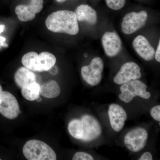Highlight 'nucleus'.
<instances>
[{
    "label": "nucleus",
    "mask_w": 160,
    "mask_h": 160,
    "mask_svg": "<svg viewBox=\"0 0 160 160\" xmlns=\"http://www.w3.org/2000/svg\"><path fill=\"white\" fill-rule=\"evenodd\" d=\"M68 130L72 137L85 142L96 139L102 133L98 121L89 114L84 115L81 120H72L68 125Z\"/></svg>",
    "instance_id": "1"
},
{
    "label": "nucleus",
    "mask_w": 160,
    "mask_h": 160,
    "mask_svg": "<svg viewBox=\"0 0 160 160\" xmlns=\"http://www.w3.org/2000/svg\"><path fill=\"white\" fill-rule=\"evenodd\" d=\"M46 25L49 31L56 33L75 35L79 31L75 13L69 10H59L52 12L46 18Z\"/></svg>",
    "instance_id": "2"
},
{
    "label": "nucleus",
    "mask_w": 160,
    "mask_h": 160,
    "mask_svg": "<svg viewBox=\"0 0 160 160\" xmlns=\"http://www.w3.org/2000/svg\"><path fill=\"white\" fill-rule=\"evenodd\" d=\"M54 55L48 52H43L39 54L35 52H29L24 55L22 62L24 67L32 71H49L56 62Z\"/></svg>",
    "instance_id": "3"
},
{
    "label": "nucleus",
    "mask_w": 160,
    "mask_h": 160,
    "mask_svg": "<svg viewBox=\"0 0 160 160\" xmlns=\"http://www.w3.org/2000/svg\"><path fill=\"white\" fill-rule=\"evenodd\" d=\"M23 153L29 160H56L55 152L49 145L42 141L30 140L25 144Z\"/></svg>",
    "instance_id": "4"
},
{
    "label": "nucleus",
    "mask_w": 160,
    "mask_h": 160,
    "mask_svg": "<svg viewBox=\"0 0 160 160\" xmlns=\"http://www.w3.org/2000/svg\"><path fill=\"white\" fill-rule=\"evenodd\" d=\"M147 88L146 84L139 80H132L122 84L119 98L126 103L130 102L136 96L149 99L151 97V93L147 91Z\"/></svg>",
    "instance_id": "5"
},
{
    "label": "nucleus",
    "mask_w": 160,
    "mask_h": 160,
    "mask_svg": "<svg viewBox=\"0 0 160 160\" xmlns=\"http://www.w3.org/2000/svg\"><path fill=\"white\" fill-rule=\"evenodd\" d=\"M104 66V63L101 58H94L89 65L82 67V77L90 86H97L102 81Z\"/></svg>",
    "instance_id": "6"
},
{
    "label": "nucleus",
    "mask_w": 160,
    "mask_h": 160,
    "mask_svg": "<svg viewBox=\"0 0 160 160\" xmlns=\"http://www.w3.org/2000/svg\"><path fill=\"white\" fill-rule=\"evenodd\" d=\"M148 16L146 11L132 12L124 16L121 24L122 32L129 35L136 32L145 26Z\"/></svg>",
    "instance_id": "7"
},
{
    "label": "nucleus",
    "mask_w": 160,
    "mask_h": 160,
    "mask_svg": "<svg viewBox=\"0 0 160 160\" xmlns=\"http://www.w3.org/2000/svg\"><path fill=\"white\" fill-rule=\"evenodd\" d=\"M146 129L138 127L129 132L124 138V144L130 151L138 152L144 149L148 140Z\"/></svg>",
    "instance_id": "8"
},
{
    "label": "nucleus",
    "mask_w": 160,
    "mask_h": 160,
    "mask_svg": "<svg viewBox=\"0 0 160 160\" xmlns=\"http://www.w3.org/2000/svg\"><path fill=\"white\" fill-rule=\"evenodd\" d=\"M20 112L17 99L10 92L3 91L0 102V113L9 119L16 118Z\"/></svg>",
    "instance_id": "9"
},
{
    "label": "nucleus",
    "mask_w": 160,
    "mask_h": 160,
    "mask_svg": "<svg viewBox=\"0 0 160 160\" xmlns=\"http://www.w3.org/2000/svg\"><path fill=\"white\" fill-rule=\"evenodd\" d=\"M141 77V69L138 65L133 62H128L122 66L113 81L118 85H122L132 80L138 79Z\"/></svg>",
    "instance_id": "10"
},
{
    "label": "nucleus",
    "mask_w": 160,
    "mask_h": 160,
    "mask_svg": "<svg viewBox=\"0 0 160 160\" xmlns=\"http://www.w3.org/2000/svg\"><path fill=\"white\" fill-rule=\"evenodd\" d=\"M43 0H31L28 5H19L15 11L20 21L28 22L34 19L37 13L42 10Z\"/></svg>",
    "instance_id": "11"
},
{
    "label": "nucleus",
    "mask_w": 160,
    "mask_h": 160,
    "mask_svg": "<svg viewBox=\"0 0 160 160\" xmlns=\"http://www.w3.org/2000/svg\"><path fill=\"white\" fill-rule=\"evenodd\" d=\"M102 42L105 53L109 57L117 55L122 47V40L115 32H105L102 37Z\"/></svg>",
    "instance_id": "12"
},
{
    "label": "nucleus",
    "mask_w": 160,
    "mask_h": 160,
    "mask_svg": "<svg viewBox=\"0 0 160 160\" xmlns=\"http://www.w3.org/2000/svg\"><path fill=\"white\" fill-rule=\"evenodd\" d=\"M109 122L112 129L119 132L123 129L127 115L125 109L120 105L112 104L109 106L108 110Z\"/></svg>",
    "instance_id": "13"
},
{
    "label": "nucleus",
    "mask_w": 160,
    "mask_h": 160,
    "mask_svg": "<svg viewBox=\"0 0 160 160\" xmlns=\"http://www.w3.org/2000/svg\"><path fill=\"white\" fill-rule=\"evenodd\" d=\"M133 49L142 58L150 61L154 57L155 50L145 37L138 35L132 42Z\"/></svg>",
    "instance_id": "14"
},
{
    "label": "nucleus",
    "mask_w": 160,
    "mask_h": 160,
    "mask_svg": "<svg viewBox=\"0 0 160 160\" xmlns=\"http://www.w3.org/2000/svg\"><path fill=\"white\" fill-rule=\"evenodd\" d=\"M74 12L78 21L79 22H86L92 25H94L97 22V13L89 5H82L79 6Z\"/></svg>",
    "instance_id": "15"
},
{
    "label": "nucleus",
    "mask_w": 160,
    "mask_h": 160,
    "mask_svg": "<svg viewBox=\"0 0 160 160\" xmlns=\"http://www.w3.org/2000/svg\"><path fill=\"white\" fill-rule=\"evenodd\" d=\"M14 81L18 87L22 88L36 82L34 72L25 67L19 68L15 73Z\"/></svg>",
    "instance_id": "16"
},
{
    "label": "nucleus",
    "mask_w": 160,
    "mask_h": 160,
    "mask_svg": "<svg viewBox=\"0 0 160 160\" xmlns=\"http://www.w3.org/2000/svg\"><path fill=\"white\" fill-rule=\"evenodd\" d=\"M61 93V89L57 82L51 80L40 85V94L47 98L57 97Z\"/></svg>",
    "instance_id": "17"
},
{
    "label": "nucleus",
    "mask_w": 160,
    "mask_h": 160,
    "mask_svg": "<svg viewBox=\"0 0 160 160\" xmlns=\"http://www.w3.org/2000/svg\"><path fill=\"white\" fill-rule=\"evenodd\" d=\"M40 85L37 82L31 83L29 86L22 88V95L26 99L29 101L36 100L40 96Z\"/></svg>",
    "instance_id": "18"
},
{
    "label": "nucleus",
    "mask_w": 160,
    "mask_h": 160,
    "mask_svg": "<svg viewBox=\"0 0 160 160\" xmlns=\"http://www.w3.org/2000/svg\"><path fill=\"white\" fill-rule=\"evenodd\" d=\"M107 6L110 9L115 10H120L124 7L126 0H105Z\"/></svg>",
    "instance_id": "19"
},
{
    "label": "nucleus",
    "mask_w": 160,
    "mask_h": 160,
    "mask_svg": "<svg viewBox=\"0 0 160 160\" xmlns=\"http://www.w3.org/2000/svg\"><path fill=\"white\" fill-rule=\"evenodd\" d=\"M94 159L91 155L83 152H76L72 158L73 160H93Z\"/></svg>",
    "instance_id": "20"
},
{
    "label": "nucleus",
    "mask_w": 160,
    "mask_h": 160,
    "mask_svg": "<svg viewBox=\"0 0 160 160\" xmlns=\"http://www.w3.org/2000/svg\"><path fill=\"white\" fill-rule=\"evenodd\" d=\"M150 114L152 117L156 121H160V106L158 105L153 107L150 110Z\"/></svg>",
    "instance_id": "21"
},
{
    "label": "nucleus",
    "mask_w": 160,
    "mask_h": 160,
    "mask_svg": "<svg viewBox=\"0 0 160 160\" xmlns=\"http://www.w3.org/2000/svg\"><path fill=\"white\" fill-rule=\"evenodd\" d=\"M139 160H152V157L151 153L149 152H145L142 155V156L138 159Z\"/></svg>",
    "instance_id": "22"
},
{
    "label": "nucleus",
    "mask_w": 160,
    "mask_h": 160,
    "mask_svg": "<svg viewBox=\"0 0 160 160\" xmlns=\"http://www.w3.org/2000/svg\"><path fill=\"white\" fill-rule=\"evenodd\" d=\"M155 58L158 62H160V41H159L157 49L156 51L155 52Z\"/></svg>",
    "instance_id": "23"
},
{
    "label": "nucleus",
    "mask_w": 160,
    "mask_h": 160,
    "mask_svg": "<svg viewBox=\"0 0 160 160\" xmlns=\"http://www.w3.org/2000/svg\"><path fill=\"white\" fill-rule=\"evenodd\" d=\"M58 68L57 67H56L55 66H52V67L49 69V71L50 72V73L52 75H55L58 72Z\"/></svg>",
    "instance_id": "24"
},
{
    "label": "nucleus",
    "mask_w": 160,
    "mask_h": 160,
    "mask_svg": "<svg viewBox=\"0 0 160 160\" xmlns=\"http://www.w3.org/2000/svg\"><path fill=\"white\" fill-rule=\"evenodd\" d=\"M5 28V26L4 25H0V32H2L4 31Z\"/></svg>",
    "instance_id": "25"
},
{
    "label": "nucleus",
    "mask_w": 160,
    "mask_h": 160,
    "mask_svg": "<svg viewBox=\"0 0 160 160\" xmlns=\"http://www.w3.org/2000/svg\"><path fill=\"white\" fill-rule=\"evenodd\" d=\"M2 86L0 85V102H1V97H2Z\"/></svg>",
    "instance_id": "26"
},
{
    "label": "nucleus",
    "mask_w": 160,
    "mask_h": 160,
    "mask_svg": "<svg viewBox=\"0 0 160 160\" xmlns=\"http://www.w3.org/2000/svg\"><path fill=\"white\" fill-rule=\"evenodd\" d=\"M66 1H67V0H56L57 2L59 3L64 2H66Z\"/></svg>",
    "instance_id": "27"
},
{
    "label": "nucleus",
    "mask_w": 160,
    "mask_h": 160,
    "mask_svg": "<svg viewBox=\"0 0 160 160\" xmlns=\"http://www.w3.org/2000/svg\"><path fill=\"white\" fill-rule=\"evenodd\" d=\"M36 101L38 102H40L41 101H42V98L40 97V96L38 98L36 99Z\"/></svg>",
    "instance_id": "28"
},
{
    "label": "nucleus",
    "mask_w": 160,
    "mask_h": 160,
    "mask_svg": "<svg viewBox=\"0 0 160 160\" xmlns=\"http://www.w3.org/2000/svg\"><path fill=\"white\" fill-rule=\"evenodd\" d=\"M1 160V158H0V160Z\"/></svg>",
    "instance_id": "29"
}]
</instances>
